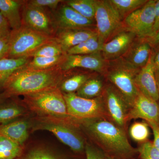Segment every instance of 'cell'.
<instances>
[{"instance_id":"1","label":"cell","mask_w":159,"mask_h":159,"mask_svg":"<svg viewBox=\"0 0 159 159\" xmlns=\"http://www.w3.org/2000/svg\"><path fill=\"white\" fill-rule=\"evenodd\" d=\"M106 155L118 159L134 158L138 153L131 145L123 129L102 117L78 120Z\"/></svg>"},{"instance_id":"2","label":"cell","mask_w":159,"mask_h":159,"mask_svg":"<svg viewBox=\"0 0 159 159\" xmlns=\"http://www.w3.org/2000/svg\"><path fill=\"white\" fill-rule=\"evenodd\" d=\"M65 76L59 66L46 70H23L14 72L3 88L9 98L59 88Z\"/></svg>"},{"instance_id":"3","label":"cell","mask_w":159,"mask_h":159,"mask_svg":"<svg viewBox=\"0 0 159 159\" xmlns=\"http://www.w3.org/2000/svg\"><path fill=\"white\" fill-rule=\"evenodd\" d=\"M23 96V102L39 118L78 124L77 120L68 113L63 93L59 88L49 89Z\"/></svg>"},{"instance_id":"4","label":"cell","mask_w":159,"mask_h":159,"mask_svg":"<svg viewBox=\"0 0 159 159\" xmlns=\"http://www.w3.org/2000/svg\"><path fill=\"white\" fill-rule=\"evenodd\" d=\"M140 70L134 67L125 59L120 57L111 60L107 68L109 80L131 107L139 93L135 78Z\"/></svg>"},{"instance_id":"5","label":"cell","mask_w":159,"mask_h":159,"mask_svg":"<svg viewBox=\"0 0 159 159\" xmlns=\"http://www.w3.org/2000/svg\"><path fill=\"white\" fill-rule=\"evenodd\" d=\"M53 39L54 38L22 26L18 30H11L7 58L30 57L31 54L41 46Z\"/></svg>"},{"instance_id":"6","label":"cell","mask_w":159,"mask_h":159,"mask_svg":"<svg viewBox=\"0 0 159 159\" xmlns=\"http://www.w3.org/2000/svg\"><path fill=\"white\" fill-rule=\"evenodd\" d=\"M39 121L32 126L33 130L50 132L75 153H84L85 145L83 139L76 129L77 125L45 118L39 117Z\"/></svg>"},{"instance_id":"7","label":"cell","mask_w":159,"mask_h":159,"mask_svg":"<svg viewBox=\"0 0 159 159\" xmlns=\"http://www.w3.org/2000/svg\"><path fill=\"white\" fill-rule=\"evenodd\" d=\"M70 116L77 120L102 117L105 112L104 104L101 98L86 99L75 93H63Z\"/></svg>"},{"instance_id":"8","label":"cell","mask_w":159,"mask_h":159,"mask_svg":"<svg viewBox=\"0 0 159 159\" xmlns=\"http://www.w3.org/2000/svg\"><path fill=\"white\" fill-rule=\"evenodd\" d=\"M121 16L110 0H96L95 20L97 33L99 39L105 43L121 25Z\"/></svg>"},{"instance_id":"9","label":"cell","mask_w":159,"mask_h":159,"mask_svg":"<svg viewBox=\"0 0 159 159\" xmlns=\"http://www.w3.org/2000/svg\"><path fill=\"white\" fill-rule=\"evenodd\" d=\"M156 0H149L142 7L128 14L125 22L129 29L139 39L153 37L155 5Z\"/></svg>"},{"instance_id":"10","label":"cell","mask_w":159,"mask_h":159,"mask_svg":"<svg viewBox=\"0 0 159 159\" xmlns=\"http://www.w3.org/2000/svg\"><path fill=\"white\" fill-rule=\"evenodd\" d=\"M22 26L49 37L54 38L56 29L51 12L30 5L25 1L21 10Z\"/></svg>"},{"instance_id":"11","label":"cell","mask_w":159,"mask_h":159,"mask_svg":"<svg viewBox=\"0 0 159 159\" xmlns=\"http://www.w3.org/2000/svg\"><path fill=\"white\" fill-rule=\"evenodd\" d=\"M55 29H90L94 20L83 16L66 4L51 11Z\"/></svg>"},{"instance_id":"12","label":"cell","mask_w":159,"mask_h":159,"mask_svg":"<svg viewBox=\"0 0 159 159\" xmlns=\"http://www.w3.org/2000/svg\"><path fill=\"white\" fill-rule=\"evenodd\" d=\"M105 59L101 52L84 55L66 54L65 58L59 66L64 72L76 68H81L101 72L106 67Z\"/></svg>"},{"instance_id":"13","label":"cell","mask_w":159,"mask_h":159,"mask_svg":"<svg viewBox=\"0 0 159 159\" xmlns=\"http://www.w3.org/2000/svg\"><path fill=\"white\" fill-rule=\"evenodd\" d=\"M143 119L146 122L159 124L158 103L140 91L128 112L127 117V119Z\"/></svg>"},{"instance_id":"14","label":"cell","mask_w":159,"mask_h":159,"mask_svg":"<svg viewBox=\"0 0 159 159\" xmlns=\"http://www.w3.org/2000/svg\"><path fill=\"white\" fill-rule=\"evenodd\" d=\"M106 103L115 124L123 129L127 120L129 105L119 91L109 87L105 90Z\"/></svg>"},{"instance_id":"15","label":"cell","mask_w":159,"mask_h":159,"mask_svg":"<svg viewBox=\"0 0 159 159\" xmlns=\"http://www.w3.org/2000/svg\"><path fill=\"white\" fill-rule=\"evenodd\" d=\"M136 36L130 30L122 31L110 41L104 43L101 51L104 59L113 60L125 54Z\"/></svg>"},{"instance_id":"16","label":"cell","mask_w":159,"mask_h":159,"mask_svg":"<svg viewBox=\"0 0 159 159\" xmlns=\"http://www.w3.org/2000/svg\"><path fill=\"white\" fill-rule=\"evenodd\" d=\"M152 55V54L147 64L142 68L137 74L135 78V83L141 93L157 102L159 100V92Z\"/></svg>"},{"instance_id":"17","label":"cell","mask_w":159,"mask_h":159,"mask_svg":"<svg viewBox=\"0 0 159 159\" xmlns=\"http://www.w3.org/2000/svg\"><path fill=\"white\" fill-rule=\"evenodd\" d=\"M97 34L90 29H57L54 38L66 54L70 49Z\"/></svg>"},{"instance_id":"18","label":"cell","mask_w":159,"mask_h":159,"mask_svg":"<svg viewBox=\"0 0 159 159\" xmlns=\"http://www.w3.org/2000/svg\"><path fill=\"white\" fill-rule=\"evenodd\" d=\"M31 122L24 119H17L6 124H0V135L7 137L23 146L29 138Z\"/></svg>"},{"instance_id":"19","label":"cell","mask_w":159,"mask_h":159,"mask_svg":"<svg viewBox=\"0 0 159 159\" xmlns=\"http://www.w3.org/2000/svg\"><path fill=\"white\" fill-rule=\"evenodd\" d=\"M153 48L148 39H140L139 42L129 50L124 59L136 68L141 69L149 61Z\"/></svg>"},{"instance_id":"20","label":"cell","mask_w":159,"mask_h":159,"mask_svg":"<svg viewBox=\"0 0 159 159\" xmlns=\"http://www.w3.org/2000/svg\"><path fill=\"white\" fill-rule=\"evenodd\" d=\"M25 1L0 0V12L9 24L11 30H16L22 26L21 10Z\"/></svg>"},{"instance_id":"21","label":"cell","mask_w":159,"mask_h":159,"mask_svg":"<svg viewBox=\"0 0 159 159\" xmlns=\"http://www.w3.org/2000/svg\"><path fill=\"white\" fill-rule=\"evenodd\" d=\"M32 57L6 58L0 59V89H2L8 80L17 70L22 68Z\"/></svg>"},{"instance_id":"22","label":"cell","mask_w":159,"mask_h":159,"mask_svg":"<svg viewBox=\"0 0 159 159\" xmlns=\"http://www.w3.org/2000/svg\"><path fill=\"white\" fill-rule=\"evenodd\" d=\"M7 99L0 103V124H6L19 119L26 112L22 105L14 100L8 101Z\"/></svg>"},{"instance_id":"23","label":"cell","mask_w":159,"mask_h":159,"mask_svg":"<svg viewBox=\"0 0 159 159\" xmlns=\"http://www.w3.org/2000/svg\"><path fill=\"white\" fill-rule=\"evenodd\" d=\"M66 54L53 57H34L21 69L23 70H46L60 65Z\"/></svg>"},{"instance_id":"24","label":"cell","mask_w":159,"mask_h":159,"mask_svg":"<svg viewBox=\"0 0 159 159\" xmlns=\"http://www.w3.org/2000/svg\"><path fill=\"white\" fill-rule=\"evenodd\" d=\"M104 43L100 40L97 34L70 49L66 52V54L85 55L101 52Z\"/></svg>"},{"instance_id":"25","label":"cell","mask_w":159,"mask_h":159,"mask_svg":"<svg viewBox=\"0 0 159 159\" xmlns=\"http://www.w3.org/2000/svg\"><path fill=\"white\" fill-rule=\"evenodd\" d=\"M23 151V146L0 135V159H16Z\"/></svg>"},{"instance_id":"26","label":"cell","mask_w":159,"mask_h":159,"mask_svg":"<svg viewBox=\"0 0 159 159\" xmlns=\"http://www.w3.org/2000/svg\"><path fill=\"white\" fill-rule=\"evenodd\" d=\"M89 75L86 74H76L64 78L59 88L63 93H71L77 92L89 79Z\"/></svg>"},{"instance_id":"27","label":"cell","mask_w":159,"mask_h":159,"mask_svg":"<svg viewBox=\"0 0 159 159\" xmlns=\"http://www.w3.org/2000/svg\"><path fill=\"white\" fill-rule=\"evenodd\" d=\"M65 2V1H64ZM64 2L89 19L95 20L96 0H69Z\"/></svg>"},{"instance_id":"28","label":"cell","mask_w":159,"mask_h":159,"mask_svg":"<svg viewBox=\"0 0 159 159\" xmlns=\"http://www.w3.org/2000/svg\"><path fill=\"white\" fill-rule=\"evenodd\" d=\"M103 84L98 78H90L77 91L76 94L86 99L97 98L102 92Z\"/></svg>"},{"instance_id":"29","label":"cell","mask_w":159,"mask_h":159,"mask_svg":"<svg viewBox=\"0 0 159 159\" xmlns=\"http://www.w3.org/2000/svg\"><path fill=\"white\" fill-rule=\"evenodd\" d=\"M16 159H68L42 147L31 148L22 153Z\"/></svg>"},{"instance_id":"30","label":"cell","mask_w":159,"mask_h":159,"mask_svg":"<svg viewBox=\"0 0 159 159\" xmlns=\"http://www.w3.org/2000/svg\"><path fill=\"white\" fill-rule=\"evenodd\" d=\"M66 54L63 51L60 45L53 39L41 46L33 52L30 57H53Z\"/></svg>"},{"instance_id":"31","label":"cell","mask_w":159,"mask_h":159,"mask_svg":"<svg viewBox=\"0 0 159 159\" xmlns=\"http://www.w3.org/2000/svg\"><path fill=\"white\" fill-rule=\"evenodd\" d=\"M121 16L142 7L147 0H110Z\"/></svg>"},{"instance_id":"32","label":"cell","mask_w":159,"mask_h":159,"mask_svg":"<svg viewBox=\"0 0 159 159\" xmlns=\"http://www.w3.org/2000/svg\"><path fill=\"white\" fill-rule=\"evenodd\" d=\"M148 126L146 122H135L129 128V135L136 142H146L150 134Z\"/></svg>"},{"instance_id":"33","label":"cell","mask_w":159,"mask_h":159,"mask_svg":"<svg viewBox=\"0 0 159 159\" xmlns=\"http://www.w3.org/2000/svg\"><path fill=\"white\" fill-rule=\"evenodd\" d=\"M137 152L140 159H159V150L152 142L148 141L143 142Z\"/></svg>"},{"instance_id":"34","label":"cell","mask_w":159,"mask_h":159,"mask_svg":"<svg viewBox=\"0 0 159 159\" xmlns=\"http://www.w3.org/2000/svg\"><path fill=\"white\" fill-rule=\"evenodd\" d=\"M11 30L0 32V59L7 57L10 45Z\"/></svg>"},{"instance_id":"35","label":"cell","mask_w":159,"mask_h":159,"mask_svg":"<svg viewBox=\"0 0 159 159\" xmlns=\"http://www.w3.org/2000/svg\"><path fill=\"white\" fill-rule=\"evenodd\" d=\"M64 1L61 0H30L27 1V2L32 6L43 9H50L51 11H54L58 8L60 3L63 2Z\"/></svg>"},{"instance_id":"36","label":"cell","mask_w":159,"mask_h":159,"mask_svg":"<svg viewBox=\"0 0 159 159\" xmlns=\"http://www.w3.org/2000/svg\"><path fill=\"white\" fill-rule=\"evenodd\" d=\"M85 159H105L106 154L101 148L93 145H86Z\"/></svg>"},{"instance_id":"37","label":"cell","mask_w":159,"mask_h":159,"mask_svg":"<svg viewBox=\"0 0 159 159\" xmlns=\"http://www.w3.org/2000/svg\"><path fill=\"white\" fill-rule=\"evenodd\" d=\"M151 128L154 135V145L159 150V124L153 122H147Z\"/></svg>"},{"instance_id":"38","label":"cell","mask_w":159,"mask_h":159,"mask_svg":"<svg viewBox=\"0 0 159 159\" xmlns=\"http://www.w3.org/2000/svg\"><path fill=\"white\" fill-rule=\"evenodd\" d=\"M152 57L154 70L156 73L159 71V46L153 48Z\"/></svg>"},{"instance_id":"39","label":"cell","mask_w":159,"mask_h":159,"mask_svg":"<svg viewBox=\"0 0 159 159\" xmlns=\"http://www.w3.org/2000/svg\"><path fill=\"white\" fill-rule=\"evenodd\" d=\"M159 29V0H158V1H156L155 5V22L153 27V36L156 34L157 31H158Z\"/></svg>"},{"instance_id":"40","label":"cell","mask_w":159,"mask_h":159,"mask_svg":"<svg viewBox=\"0 0 159 159\" xmlns=\"http://www.w3.org/2000/svg\"><path fill=\"white\" fill-rule=\"evenodd\" d=\"M10 30L9 24L5 18L0 12V32Z\"/></svg>"},{"instance_id":"41","label":"cell","mask_w":159,"mask_h":159,"mask_svg":"<svg viewBox=\"0 0 159 159\" xmlns=\"http://www.w3.org/2000/svg\"><path fill=\"white\" fill-rule=\"evenodd\" d=\"M152 48L159 46V29L153 37L148 39Z\"/></svg>"},{"instance_id":"42","label":"cell","mask_w":159,"mask_h":159,"mask_svg":"<svg viewBox=\"0 0 159 159\" xmlns=\"http://www.w3.org/2000/svg\"><path fill=\"white\" fill-rule=\"evenodd\" d=\"M9 99V98L7 97L6 94H5L4 92L0 94V103L4 102V101H5L6 99Z\"/></svg>"},{"instance_id":"43","label":"cell","mask_w":159,"mask_h":159,"mask_svg":"<svg viewBox=\"0 0 159 159\" xmlns=\"http://www.w3.org/2000/svg\"><path fill=\"white\" fill-rule=\"evenodd\" d=\"M155 74L156 80V82L157 85L158 89L159 92V71L155 73Z\"/></svg>"},{"instance_id":"44","label":"cell","mask_w":159,"mask_h":159,"mask_svg":"<svg viewBox=\"0 0 159 159\" xmlns=\"http://www.w3.org/2000/svg\"><path fill=\"white\" fill-rule=\"evenodd\" d=\"M105 159H118L116 158L113 157L109 156L106 155Z\"/></svg>"},{"instance_id":"45","label":"cell","mask_w":159,"mask_h":159,"mask_svg":"<svg viewBox=\"0 0 159 159\" xmlns=\"http://www.w3.org/2000/svg\"><path fill=\"white\" fill-rule=\"evenodd\" d=\"M132 159H135V158H134Z\"/></svg>"},{"instance_id":"46","label":"cell","mask_w":159,"mask_h":159,"mask_svg":"<svg viewBox=\"0 0 159 159\" xmlns=\"http://www.w3.org/2000/svg\"></svg>"}]
</instances>
